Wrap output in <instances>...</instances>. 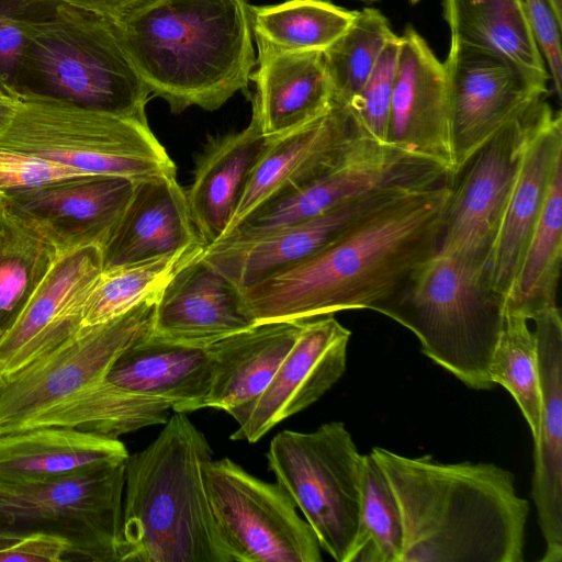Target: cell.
<instances>
[{"label":"cell","instance_id":"obj_1","mask_svg":"<svg viewBox=\"0 0 562 562\" xmlns=\"http://www.w3.org/2000/svg\"><path fill=\"white\" fill-rule=\"evenodd\" d=\"M451 179L403 194L311 257L241 291L255 324L376 311L438 249Z\"/></svg>","mask_w":562,"mask_h":562},{"label":"cell","instance_id":"obj_2","mask_svg":"<svg viewBox=\"0 0 562 562\" xmlns=\"http://www.w3.org/2000/svg\"><path fill=\"white\" fill-rule=\"evenodd\" d=\"M395 496L401 562H521L529 503L494 463H443L374 447Z\"/></svg>","mask_w":562,"mask_h":562},{"label":"cell","instance_id":"obj_3","mask_svg":"<svg viewBox=\"0 0 562 562\" xmlns=\"http://www.w3.org/2000/svg\"><path fill=\"white\" fill-rule=\"evenodd\" d=\"M150 94L172 113L215 111L257 65L248 0H149L114 22Z\"/></svg>","mask_w":562,"mask_h":562},{"label":"cell","instance_id":"obj_4","mask_svg":"<svg viewBox=\"0 0 562 562\" xmlns=\"http://www.w3.org/2000/svg\"><path fill=\"white\" fill-rule=\"evenodd\" d=\"M125 468L120 562H233L206 494L204 434L175 413Z\"/></svg>","mask_w":562,"mask_h":562},{"label":"cell","instance_id":"obj_5","mask_svg":"<svg viewBox=\"0 0 562 562\" xmlns=\"http://www.w3.org/2000/svg\"><path fill=\"white\" fill-rule=\"evenodd\" d=\"M11 94L147 121L150 91L114 22L67 4H47L31 27Z\"/></svg>","mask_w":562,"mask_h":562},{"label":"cell","instance_id":"obj_6","mask_svg":"<svg viewBox=\"0 0 562 562\" xmlns=\"http://www.w3.org/2000/svg\"><path fill=\"white\" fill-rule=\"evenodd\" d=\"M505 306L484 272L437 250L375 312L409 329L422 352L467 386L488 390Z\"/></svg>","mask_w":562,"mask_h":562},{"label":"cell","instance_id":"obj_7","mask_svg":"<svg viewBox=\"0 0 562 562\" xmlns=\"http://www.w3.org/2000/svg\"><path fill=\"white\" fill-rule=\"evenodd\" d=\"M0 148L29 154L82 176H119L133 180L176 175V166L148 121L72 105L20 100Z\"/></svg>","mask_w":562,"mask_h":562},{"label":"cell","instance_id":"obj_8","mask_svg":"<svg viewBox=\"0 0 562 562\" xmlns=\"http://www.w3.org/2000/svg\"><path fill=\"white\" fill-rule=\"evenodd\" d=\"M267 460L321 548L335 561L347 562L358 529L362 454L345 424L280 431L270 441Z\"/></svg>","mask_w":562,"mask_h":562},{"label":"cell","instance_id":"obj_9","mask_svg":"<svg viewBox=\"0 0 562 562\" xmlns=\"http://www.w3.org/2000/svg\"><path fill=\"white\" fill-rule=\"evenodd\" d=\"M126 460L45 482L0 483V531L57 533L70 541V558L120 562Z\"/></svg>","mask_w":562,"mask_h":562},{"label":"cell","instance_id":"obj_10","mask_svg":"<svg viewBox=\"0 0 562 562\" xmlns=\"http://www.w3.org/2000/svg\"><path fill=\"white\" fill-rule=\"evenodd\" d=\"M160 292L74 336L0 380V435L24 430L44 413L105 381L116 358L150 333Z\"/></svg>","mask_w":562,"mask_h":562},{"label":"cell","instance_id":"obj_11","mask_svg":"<svg viewBox=\"0 0 562 562\" xmlns=\"http://www.w3.org/2000/svg\"><path fill=\"white\" fill-rule=\"evenodd\" d=\"M207 498L233 562H321V546L289 493L229 458L203 464Z\"/></svg>","mask_w":562,"mask_h":562},{"label":"cell","instance_id":"obj_12","mask_svg":"<svg viewBox=\"0 0 562 562\" xmlns=\"http://www.w3.org/2000/svg\"><path fill=\"white\" fill-rule=\"evenodd\" d=\"M447 178L442 166L362 135L334 168L263 203L218 241H250L376 191L427 188Z\"/></svg>","mask_w":562,"mask_h":562},{"label":"cell","instance_id":"obj_13","mask_svg":"<svg viewBox=\"0 0 562 562\" xmlns=\"http://www.w3.org/2000/svg\"><path fill=\"white\" fill-rule=\"evenodd\" d=\"M546 103V98L539 100L504 126L459 171L461 178L452 181L438 251L485 273L526 139Z\"/></svg>","mask_w":562,"mask_h":562},{"label":"cell","instance_id":"obj_14","mask_svg":"<svg viewBox=\"0 0 562 562\" xmlns=\"http://www.w3.org/2000/svg\"><path fill=\"white\" fill-rule=\"evenodd\" d=\"M443 64L458 175L495 134L546 98L548 87L495 55L460 44L450 43Z\"/></svg>","mask_w":562,"mask_h":562},{"label":"cell","instance_id":"obj_15","mask_svg":"<svg viewBox=\"0 0 562 562\" xmlns=\"http://www.w3.org/2000/svg\"><path fill=\"white\" fill-rule=\"evenodd\" d=\"M351 331L334 315L307 319L263 392L227 412L238 424L232 440L259 441L284 419L318 401L342 376Z\"/></svg>","mask_w":562,"mask_h":562},{"label":"cell","instance_id":"obj_16","mask_svg":"<svg viewBox=\"0 0 562 562\" xmlns=\"http://www.w3.org/2000/svg\"><path fill=\"white\" fill-rule=\"evenodd\" d=\"M386 140L442 166L452 180L456 178L445 64L413 26L400 36Z\"/></svg>","mask_w":562,"mask_h":562},{"label":"cell","instance_id":"obj_17","mask_svg":"<svg viewBox=\"0 0 562 562\" xmlns=\"http://www.w3.org/2000/svg\"><path fill=\"white\" fill-rule=\"evenodd\" d=\"M134 182L119 176H85L0 194V199L61 255L86 246L102 247L130 201Z\"/></svg>","mask_w":562,"mask_h":562},{"label":"cell","instance_id":"obj_18","mask_svg":"<svg viewBox=\"0 0 562 562\" xmlns=\"http://www.w3.org/2000/svg\"><path fill=\"white\" fill-rule=\"evenodd\" d=\"M103 271L99 246L61 254L10 329L0 338V380L82 328L86 299Z\"/></svg>","mask_w":562,"mask_h":562},{"label":"cell","instance_id":"obj_19","mask_svg":"<svg viewBox=\"0 0 562 562\" xmlns=\"http://www.w3.org/2000/svg\"><path fill=\"white\" fill-rule=\"evenodd\" d=\"M362 135L367 134L350 106L334 99L322 115L270 137L222 237L263 203L292 192L334 168Z\"/></svg>","mask_w":562,"mask_h":562},{"label":"cell","instance_id":"obj_20","mask_svg":"<svg viewBox=\"0 0 562 562\" xmlns=\"http://www.w3.org/2000/svg\"><path fill=\"white\" fill-rule=\"evenodd\" d=\"M415 190L418 189L376 191L250 241L212 244L201 258L245 291L311 257L372 211Z\"/></svg>","mask_w":562,"mask_h":562},{"label":"cell","instance_id":"obj_21","mask_svg":"<svg viewBox=\"0 0 562 562\" xmlns=\"http://www.w3.org/2000/svg\"><path fill=\"white\" fill-rule=\"evenodd\" d=\"M562 167V116L547 102L532 125L485 269L505 301L539 220L555 172Z\"/></svg>","mask_w":562,"mask_h":562},{"label":"cell","instance_id":"obj_22","mask_svg":"<svg viewBox=\"0 0 562 562\" xmlns=\"http://www.w3.org/2000/svg\"><path fill=\"white\" fill-rule=\"evenodd\" d=\"M541 387L531 496L544 540L541 562L562 561V319L558 305L532 319Z\"/></svg>","mask_w":562,"mask_h":562},{"label":"cell","instance_id":"obj_23","mask_svg":"<svg viewBox=\"0 0 562 562\" xmlns=\"http://www.w3.org/2000/svg\"><path fill=\"white\" fill-rule=\"evenodd\" d=\"M252 325L241 291L200 255L181 267L161 289L150 335L206 348Z\"/></svg>","mask_w":562,"mask_h":562},{"label":"cell","instance_id":"obj_24","mask_svg":"<svg viewBox=\"0 0 562 562\" xmlns=\"http://www.w3.org/2000/svg\"><path fill=\"white\" fill-rule=\"evenodd\" d=\"M204 244L176 175L135 180L119 222L101 247L103 270L158 258Z\"/></svg>","mask_w":562,"mask_h":562},{"label":"cell","instance_id":"obj_25","mask_svg":"<svg viewBox=\"0 0 562 562\" xmlns=\"http://www.w3.org/2000/svg\"><path fill=\"white\" fill-rule=\"evenodd\" d=\"M269 142L252 113L244 130L211 138L199 156L186 194L192 222L205 247L226 232Z\"/></svg>","mask_w":562,"mask_h":562},{"label":"cell","instance_id":"obj_26","mask_svg":"<svg viewBox=\"0 0 562 562\" xmlns=\"http://www.w3.org/2000/svg\"><path fill=\"white\" fill-rule=\"evenodd\" d=\"M206 348L156 338L150 333L116 358L105 380L132 394L165 401L175 413L203 408L211 384Z\"/></svg>","mask_w":562,"mask_h":562},{"label":"cell","instance_id":"obj_27","mask_svg":"<svg viewBox=\"0 0 562 562\" xmlns=\"http://www.w3.org/2000/svg\"><path fill=\"white\" fill-rule=\"evenodd\" d=\"M304 323H258L207 346L212 370L203 408L227 413L259 396L293 347Z\"/></svg>","mask_w":562,"mask_h":562},{"label":"cell","instance_id":"obj_28","mask_svg":"<svg viewBox=\"0 0 562 562\" xmlns=\"http://www.w3.org/2000/svg\"><path fill=\"white\" fill-rule=\"evenodd\" d=\"M252 113L268 137L282 135L325 113L334 102L323 52L257 55Z\"/></svg>","mask_w":562,"mask_h":562},{"label":"cell","instance_id":"obj_29","mask_svg":"<svg viewBox=\"0 0 562 562\" xmlns=\"http://www.w3.org/2000/svg\"><path fill=\"white\" fill-rule=\"evenodd\" d=\"M127 457L116 438L68 427L29 428L0 435V483L56 480Z\"/></svg>","mask_w":562,"mask_h":562},{"label":"cell","instance_id":"obj_30","mask_svg":"<svg viewBox=\"0 0 562 562\" xmlns=\"http://www.w3.org/2000/svg\"><path fill=\"white\" fill-rule=\"evenodd\" d=\"M451 42L495 55L529 81L550 75L524 0H442Z\"/></svg>","mask_w":562,"mask_h":562},{"label":"cell","instance_id":"obj_31","mask_svg":"<svg viewBox=\"0 0 562 562\" xmlns=\"http://www.w3.org/2000/svg\"><path fill=\"white\" fill-rule=\"evenodd\" d=\"M356 11L327 0H285L251 5L252 36L258 55L323 52L350 25Z\"/></svg>","mask_w":562,"mask_h":562},{"label":"cell","instance_id":"obj_32","mask_svg":"<svg viewBox=\"0 0 562 562\" xmlns=\"http://www.w3.org/2000/svg\"><path fill=\"white\" fill-rule=\"evenodd\" d=\"M171 405L125 392L106 380L35 418L25 429L44 426L76 428L119 439L140 428L165 424Z\"/></svg>","mask_w":562,"mask_h":562},{"label":"cell","instance_id":"obj_33","mask_svg":"<svg viewBox=\"0 0 562 562\" xmlns=\"http://www.w3.org/2000/svg\"><path fill=\"white\" fill-rule=\"evenodd\" d=\"M562 261V167L551 182L506 306L529 321L557 305Z\"/></svg>","mask_w":562,"mask_h":562},{"label":"cell","instance_id":"obj_34","mask_svg":"<svg viewBox=\"0 0 562 562\" xmlns=\"http://www.w3.org/2000/svg\"><path fill=\"white\" fill-rule=\"evenodd\" d=\"M60 254L0 199V338L10 329Z\"/></svg>","mask_w":562,"mask_h":562},{"label":"cell","instance_id":"obj_35","mask_svg":"<svg viewBox=\"0 0 562 562\" xmlns=\"http://www.w3.org/2000/svg\"><path fill=\"white\" fill-rule=\"evenodd\" d=\"M204 248V244H198L167 256L103 270L86 299L82 327L106 323L160 292Z\"/></svg>","mask_w":562,"mask_h":562},{"label":"cell","instance_id":"obj_36","mask_svg":"<svg viewBox=\"0 0 562 562\" xmlns=\"http://www.w3.org/2000/svg\"><path fill=\"white\" fill-rule=\"evenodd\" d=\"M528 321L519 311L505 306L488 373L492 383L504 386L516 401L535 443L541 423V387L537 339Z\"/></svg>","mask_w":562,"mask_h":562},{"label":"cell","instance_id":"obj_37","mask_svg":"<svg viewBox=\"0 0 562 562\" xmlns=\"http://www.w3.org/2000/svg\"><path fill=\"white\" fill-rule=\"evenodd\" d=\"M395 35L379 10L364 8L355 12L348 29L323 50L335 100L347 105L353 101Z\"/></svg>","mask_w":562,"mask_h":562},{"label":"cell","instance_id":"obj_38","mask_svg":"<svg viewBox=\"0 0 562 562\" xmlns=\"http://www.w3.org/2000/svg\"><path fill=\"white\" fill-rule=\"evenodd\" d=\"M403 526L392 488L371 453L362 454L358 529L347 562H401Z\"/></svg>","mask_w":562,"mask_h":562},{"label":"cell","instance_id":"obj_39","mask_svg":"<svg viewBox=\"0 0 562 562\" xmlns=\"http://www.w3.org/2000/svg\"><path fill=\"white\" fill-rule=\"evenodd\" d=\"M400 36L385 45L360 93L349 104L361 130L371 138L387 143V125L394 90Z\"/></svg>","mask_w":562,"mask_h":562},{"label":"cell","instance_id":"obj_40","mask_svg":"<svg viewBox=\"0 0 562 562\" xmlns=\"http://www.w3.org/2000/svg\"><path fill=\"white\" fill-rule=\"evenodd\" d=\"M46 5L35 0H0V87L10 94L31 27Z\"/></svg>","mask_w":562,"mask_h":562},{"label":"cell","instance_id":"obj_41","mask_svg":"<svg viewBox=\"0 0 562 562\" xmlns=\"http://www.w3.org/2000/svg\"><path fill=\"white\" fill-rule=\"evenodd\" d=\"M77 177L85 176L29 154L0 148V194L31 190Z\"/></svg>","mask_w":562,"mask_h":562},{"label":"cell","instance_id":"obj_42","mask_svg":"<svg viewBox=\"0 0 562 562\" xmlns=\"http://www.w3.org/2000/svg\"><path fill=\"white\" fill-rule=\"evenodd\" d=\"M524 2L554 91L560 98L562 90V22L555 18L547 0H524Z\"/></svg>","mask_w":562,"mask_h":562},{"label":"cell","instance_id":"obj_43","mask_svg":"<svg viewBox=\"0 0 562 562\" xmlns=\"http://www.w3.org/2000/svg\"><path fill=\"white\" fill-rule=\"evenodd\" d=\"M70 541L47 531L25 532L12 544L0 549V562H60L69 560Z\"/></svg>","mask_w":562,"mask_h":562},{"label":"cell","instance_id":"obj_44","mask_svg":"<svg viewBox=\"0 0 562 562\" xmlns=\"http://www.w3.org/2000/svg\"><path fill=\"white\" fill-rule=\"evenodd\" d=\"M44 4H67L116 22L149 0H35Z\"/></svg>","mask_w":562,"mask_h":562},{"label":"cell","instance_id":"obj_45","mask_svg":"<svg viewBox=\"0 0 562 562\" xmlns=\"http://www.w3.org/2000/svg\"><path fill=\"white\" fill-rule=\"evenodd\" d=\"M20 105V100L0 87V135L12 124Z\"/></svg>","mask_w":562,"mask_h":562},{"label":"cell","instance_id":"obj_46","mask_svg":"<svg viewBox=\"0 0 562 562\" xmlns=\"http://www.w3.org/2000/svg\"><path fill=\"white\" fill-rule=\"evenodd\" d=\"M355 1L362 2V3H366V4H371V3H374V2H378V1H381V0H355Z\"/></svg>","mask_w":562,"mask_h":562},{"label":"cell","instance_id":"obj_47","mask_svg":"<svg viewBox=\"0 0 562 562\" xmlns=\"http://www.w3.org/2000/svg\"><path fill=\"white\" fill-rule=\"evenodd\" d=\"M419 0H411L412 3H417Z\"/></svg>","mask_w":562,"mask_h":562}]
</instances>
